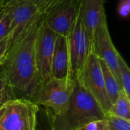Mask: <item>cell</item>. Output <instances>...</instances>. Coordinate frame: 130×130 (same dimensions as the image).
Wrapping results in <instances>:
<instances>
[{"mask_svg":"<svg viewBox=\"0 0 130 130\" xmlns=\"http://www.w3.org/2000/svg\"><path fill=\"white\" fill-rule=\"evenodd\" d=\"M36 130H56L53 123V116L49 110L42 107H39Z\"/></svg>","mask_w":130,"mask_h":130,"instance_id":"15","label":"cell"},{"mask_svg":"<svg viewBox=\"0 0 130 130\" xmlns=\"http://www.w3.org/2000/svg\"><path fill=\"white\" fill-rule=\"evenodd\" d=\"M118 64L120 71V82L122 90L130 97V69L121 55L119 56Z\"/></svg>","mask_w":130,"mask_h":130,"instance_id":"16","label":"cell"},{"mask_svg":"<svg viewBox=\"0 0 130 130\" xmlns=\"http://www.w3.org/2000/svg\"><path fill=\"white\" fill-rule=\"evenodd\" d=\"M57 36L58 34L45 24L43 18L37 33L35 45V57L39 85L52 78L51 62Z\"/></svg>","mask_w":130,"mask_h":130,"instance_id":"6","label":"cell"},{"mask_svg":"<svg viewBox=\"0 0 130 130\" xmlns=\"http://www.w3.org/2000/svg\"><path fill=\"white\" fill-rule=\"evenodd\" d=\"M8 0H0V9L2 8V7L5 5V4L6 3Z\"/></svg>","mask_w":130,"mask_h":130,"instance_id":"25","label":"cell"},{"mask_svg":"<svg viewBox=\"0 0 130 130\" xmlns=\"http://www.w3.org/2000/svg\"><path fill=\"white\" fill-rule=\"evenodd\" d=\"M118 13L120 16L126 18L130 13V0H120L117 8Z\"/></svg>","mask_w":130,"mask_h":130,"instance_id":"22","label":"cell"},{"mask_svg":"<svg viewBox=\"0 0 130 130\" xmlns=\"http://www.w3.org/2000/svg\"><path fill=\"white\" fill-rule=\"evenodd\" d=\"M15 98L16 97L13 90L9 86L7 79L0 70V107Z\"/></svg>","mask_w":130,"mask_h":130,"instance_id":"17","label":"cell"},{"mask_svg":"<svg viewBox=\"0 0 130 130\" xmlns=\"http://www.w3.org/2000/svg\"><path fill=\"white\" fill-rule=\"evenodd\" d=\"M99 62L102 69L106 91L111 104H113L117 100L120 91L122 90V88L107 64L101 59H99Z\"/></svg>","mask_w":130,"mask_h":130,"instance_id":"13","label":"cell"},{"mask_svg":"<svg viewBox=\"0 0 130 130\" xmlns=\"http://www.w3.org/2000/svg\"><path fill=\"white\" fill-rule=\"evenodd\" d=\"M107 114L130 120V97L123 90L120 91L117 100L112 104Z\"/></svg>","mask_w":130,"mask_h":130,"instance_id":"14","label":"cell"},{"mask_svg":"<svg viewBox=\"0 0 130 130\" xmlns=\"http://www.w3.org/2000/svg\"><path fill=\"white\" fill-rule=\"evenodd\" d=\"M2 8L10 20V43L22 33L39 13L35 4L23 0H8Z\"/></svg>","mask_w":130,"mask_h":130,"instance_id":"10","label":"cell"},{"mask_svg":"<svg viewBox=\"0 0 130 130\" xmlns=\"http://www.w3.org/2000/svg\"><path fill=\"white\" fill-rule=\"evenodd\" d=\"M43 15L38 13L18 37L10 43L5 59L0 68L16 98L30 100L39 83L35 45Z\"/></svg>","mask_w":130,"mask_h":130,"instance_id":"1","label":"cell"},{"mask_svg":"<svg viewBox=\"0 0 130 130\" xmlns=\"http://www.w3.org/2000/svg\"><path fill=\"white\" fill-rule=\"evenodd\" d=\"M7 104H5V105H4V106H2V107H0V120H1V119L2 117V116L4 115L5 112V110L7 108Z\"/></svg>","mask_w":130,"mask_h":130,"instance_id":"23","label":"cell"},{"mask_svg":"<svg viewBox=\"0 0 130 130\" xmlns=\"http://www.w3.org/2000/svg\"><path fill=\"white\" fill-rule=\"evenodd\" d=\"M105 118L109 123L110 130H130V120L111 114H107Z\"/></svg>","mask_w":130,"mask_h":130,"instance_id":"18","label":"cell"},{"mask_svg":"<svg viewBox=\"0 0 130 130\" xmlns=\"http://www.w3.org/2000/svg\"><path fill=\"white\" fill-rule=\"evenodd\" d=\"M23 1H27V2H32V3H34V4H35L36 5L39 3V2H40L42 0H23Z\"/></svg>","mask_w":130,"mask_h":130,"instance_id":"24","label":"cell"},{"mask_svg":"<svg viewBox=\"0 0 130 130\" xmlns=\"http://www.w3.org/2000/svg\"><path fill=\"white\" fill-rule=\"evenodd\" d=\"M51 76L56 79L72 78L66 37L58 35L56 40L51 62Z\"/></svg>","mask_w":130,"mask_h":130,"instance_id":"12","label":"cell"},{"mask_svg":"<svg viewBox=\"0 0 130 130\" xmlns=\"http://www.w3.org/2000/svg\"><path fill=\"white\" fill-rule=\"evenodd\" d=\"M9 46H10L9 37H5L0 40V68L2 66V64L5 59Z\"/></svg>","mask_w":130,"mask_h":130,"instance_id":"21","label":"cell"},{"mask_svg":"<svg viewBox=\"0 0 130 130\" xmlns=\"http://www.w3.org/2000/svg\"><path fill=\"white\" fill-rule=\"evenodd\" d=\"M10 20L3 8L0 9V40L9 37Z\"/></svg>","mask_w":130,"mask_h":130,"instance_id":"19","label":"cell"},{"mask_svg":"<svg viewBox=\"0 0 130 130\" xmlns=\"http://www.w3.org/2000/svg\"><path fill=\"white\" fill-rule=\"evenodd\" d=\"M75 80V88L66 110L62 115L53 117L56 130H78L88 123L106 117L93 97Z\"/></svg>","mask_w":130,"mask_h":130,"instance_id":"2","label":"cell"},{"mask_svg":"<svg viewBox=\"0 0 130 130\" xmlns=\"http://www.w3.org/2000/svg\"><path fill=\"white\" fill-rule=\"evenodd\" d=\"M91 51L99 59L103 60L107 64L120 85L118 64V58L120 54L113 45L107 21L98 27L94 33L91 39Z\"/></svg>","mask_w":130,"mask_h":130,"instance_id":"8","label":"cell"},{"mask_svg":"<svg viewBox=\"0 0 130 130\" xmlns=\"http://www.w3.org/2000/svg\"><path fill=\"white\" fill-rule=\"evenodd\" d=\"M0 130H1V129H0Z\"/></svg>","mask_w":130,"mask_h":130,"instance_id":"26","label":"cell"},{"mask_svg":"<svg viewBox=\"0 0 130 130\" xmlns=\"http://www.w3.org/2000/svg\"><path fill=\"white\" fill-rule=\"evenodd\" d=\"M78 130H110V128L107 119L104 118L88 123Z\"/></svg>","mask_w":130,"mask_h":130,"instance_id":"20","label":"cell"},{"mask_svg":"<svg viewBox=\"0 0 130 130\" xmlns=\"http://www.w3.org/2000/svg\"><path fill=\"white\" fill-rule=\"evenodd\" d=\"M66 38L69 53L71 75L74 78L82 69L91 52V39L84 27L78 15Z\"/></svg>","mask_w":130,"mask_h":130,"instance_id":"7","label":"cell"},{"mask_svg":"<svg viewBox=\"0 0 130 130\" xmlns=\"http://www.w3.org/2000/svg\"><path fill=\"white\" fill-rule=\"evenodd\" d=\"M80 0H66L43 15L45 24L56 34L67 37L78 15Z\"/></svg>","mask_w":130,"mask_h":130,"instance_id":"9","label":"cell"},{"mask_svg":"<svg viewBox=\"0 0 130 130\" xmlns=\"http://www.w3.org/2000/svg\"><path fill=\"white\" fill-rule=\"evenodd\" d=\"M39 106L30 100L15 98L7 104L0 120L1 130H36Z\"/></svg>","mask_w":130,"mask_h":130,"instance_id":"5","label":"cell"},{"mask_svg":"<svg viewBox=\"0 0 130 130\" xmlns=\"http://www.w3.org/2000/svg\"><path fill=\"white\" fill-rule=\"evenodd\" d=\"M75 85V80L73 78L66 79L52 78L37 86L30 101L39 107L46 108L53 117H59L66 110Z\"/></svg>","mask_w":130,"mask_h":130,"instance_id":"3","label":"cell"},{"mask_svg":"<svg viewBox=\"0 0 130 130\" xmlns=\"http://www.w3.org/2000/svg\"><path fill=\"white\" fill-rule=\"evenodd\" d=\"M105 0H80L78 17L91 39L105 21Z\"/></svg>","mask_w":130,"mask_h":130,"instance_id":"11","label":"cell"},{"mask_svg":"<svg viewBox=\"0 0 130 130\" xmlns=\"http://www.w3.org/2000/svg\"><path fill=\"white\" fill-rule=\"evenodd\" d=\"M74 78L93 97L107 115L112 104L106 91L99 59L92 51L88 56L82 69Z\"/></svg>","mask_w":130,"mask_h":130,"instance_id":"4","label":"cell"}]
</instances>
